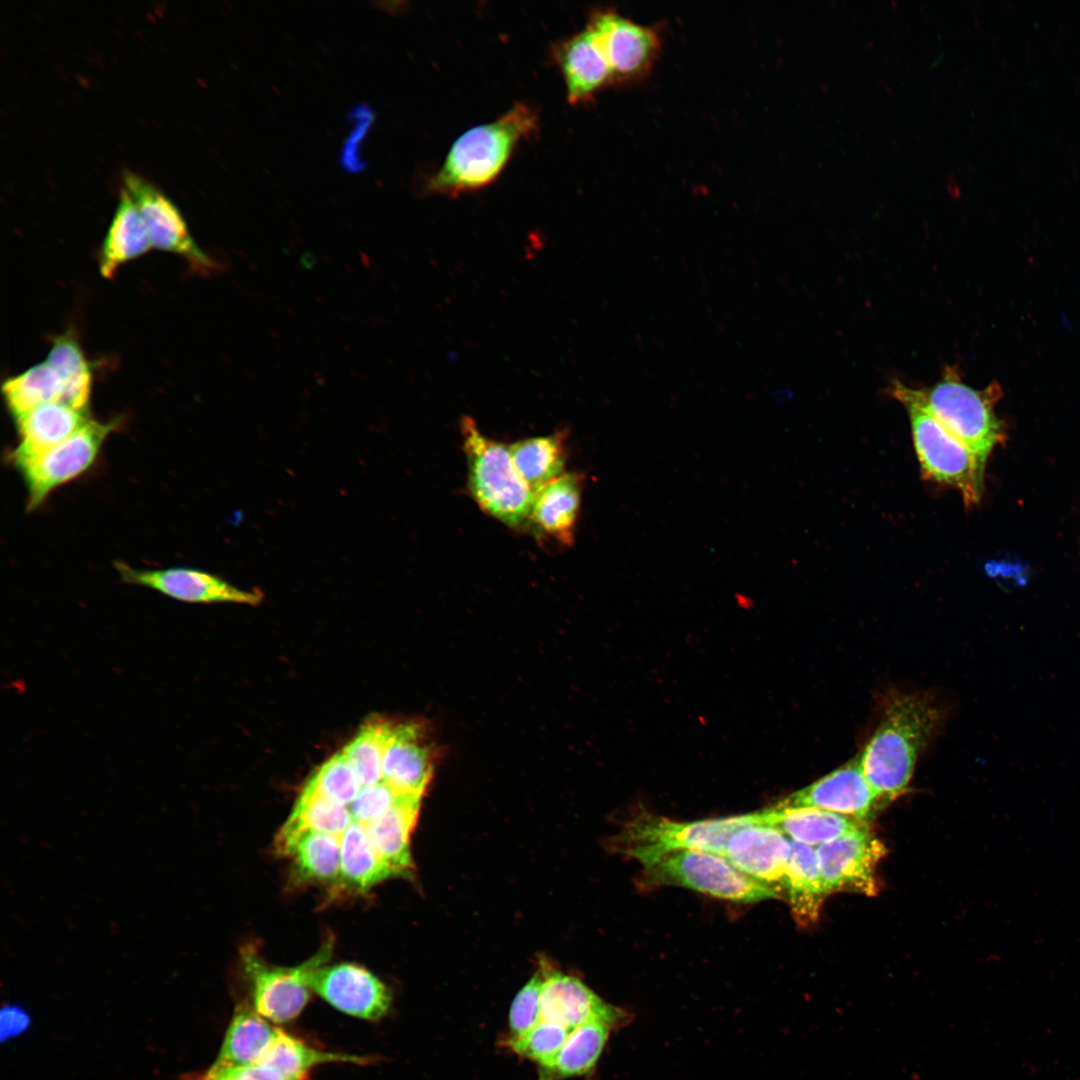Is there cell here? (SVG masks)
I'll use <instances>...</instances> for the list:
<instances>
[{
	"label": "cell",
	"mask_w": 1080,
	"mask_h": 1080,
	"mask_svg": "<svg viewBox=\"0 0 1080 1080\" xmlns=\"http://www.w3.org/2000/svg\"><path fill=\"white\" fill-rule=\"evenodd\" d=\"M759 824L775 828L789 839L819 846L868 824L867 821L807 807H781L758 811Z\"/></svg>",
	"instance_id": "obj_23"
},
{
	"label": "cell",
	"mask_w": 1080,
	"mask_h": 1080,
	"mask_svg": "<svg viewBox=\"0 0 1080 1080\" xmlns=\"http://www.w3.org/2000/svg\"><path fill=\"white\" fill-rule=\"evenodd\" d=\"M30 1024V1017L24 1009L8 1005L1 1012V1038L14 1037L25 1031Z\"/></svg>",
	"instance_id": "obj_41"
},
{
	"label": "cell",
	"mask_w": 1080,
	"mask_h": 1080,
	"mask_svg": "<svg viewBox=\"0 0 1080 1080\" xmlns=\"http://www.w3.org/2000/svg\"><path fill=\"white\" fill-rule=\"evenodd\" d=\"M570 1032L562 1025L540 1020L523 1036L505 1040V1044L515 1054L535 1062L541 1069L554 1061Z\"/></svg>",
	"instance_id": "obj_37"
},
{
	"label": "cell",
	"mask_w": 1080,
	"mask_h": 1080,
	"mask_svg": "<svg viewBox=\"0 0 1080 1080\" xmlns=\"http://www.w3.org/2000/svg\"><path fill=\"white\" fill-rule=\"evenodd\" d=\"M585 476L565 472L534 493L530 524L542 536L569 546L574 543Z\"/></svg>",
	"instance_id": "obj_20"
},
{
	"label": "cell",
	"mask_w": 1080,
	"mask_h": 1080,
	"mask_svg": "<svg viewBox=\"0 0 1080 1080\" xmlns=\"http://www.w3.org/2000/svg\"><path fill=\"white\" fill-rule=\"evenodd\" d=\"M269 1022L252 1008H237L212 1066H242L260 1062L279 1031Z\"/></svg>",
	"instance_id": "obj_27"
},
{
	"label": "cell",
	"mask_w": 1080,
	"mask_h": 1080,
	"mask_svg": "<svg viewBox=\"0 0 1080 1080\" xmlns=\"http://www.w3.org/2000/svg\"><path fill=\"white\" fill-rule=\"evenodd\" d=\"M921 390L938 420L987 461L995 446L1005 438L1003 424L995 413L1002 393L999 384L974 389L962 381L958 368L947 365L935 384Z\"/></svg>",
	"instance_id": "obj_6"
},
{
	"label": "cell",
	"mask_w": 1080,
	"mask_h": 1080,
	"mask_svg": "<svg viewBox=\"0 0 1080 1080\" xmlns=\"http://www.w3.org/2000/svg\"><path fill=\"white\" fill-rule=\"evenodd\" d=\"M364 1056L320 1050L279 1028L278 1034L260 1062L289 1080H306L317 1066L328 1063L367 1064Z\"/></svg>",
	"instance_id": "obj_30"
},
{
	"label": "cell",
	"mask_w": 1080,
	"mask_h": 1080,
	"mask_svg": "<svg viewBox=\"0 0 1080 1080\" xmlns=\"http://www.w3.org/2000/svg\"><path fill=\"white\" fill-rule=\"evenodd\" d=\"M776 805L815 808L863 821L884 806L862 772L859 755Z\"/></svg>",
	"instance_id": "obj_15"
},
{
	"label": "cell",
	"mask_w": 1080,
	"mask_h": 1080,
	"mask_svg": "<svg viewBox=\"0 0 1080 1080\" xmlns=\"http://www.w3.org/2000/svg\"><path fill=\"white\" fill-rule=\"evenodd\" d=\"M640 880L645 887L678 886L736 903L780 899L774 890L737 869L724 856L700 850L665 855L643 866Z\"/></svg>",
	"instance_id": "obj_7"
},
{
	"label": "cell",
	"mask_w": 1080,
	"mask_h": 1080,
	"mask_svg": "<svg viewBox=\"0 0 1080 1080\" xmlns=\"http://www.w3.org/2000/svg\"><path fill=\"white\" fill-rule=\"evenodd\" d=\"M567 430L510 444L512 460L533 493L565 473Z\"/></svg>",
	"instance_id": "obj_29"
},
{
	"label": "cell",
	"mask_w": 1080,
	"mask_h": 1080,
	"mask_svg": "<svg viewBox=\"0 0 1080 1080\" xmlns=\"http://www.w3.org/2000/svg\"><path fill=\"white\" fill-rule=\"evenodd\" d=\"M784 889L794 921L801 928L817 922L825 898V888L815 849L790 839Z\"/></svg>",
	"instance_id": "obj_24"
},
{
	"label": "cell",
	"mask_w": 1080,
	"mask_h": 1080,
	"mask_svg": "<svg viewBox=\"0 0 1080 1080\" xmlns=\"http://www.w3.org/2000/svg\"><path fill=\"white\" fill-rule=\"evenodd\" d=\"M116 422L91 418L63 442L38 454L11 457L27 488V507L37 508L57 487L77 478L96 460Z\"/></svg>",
	"instance_id": "obj_8"
},
{
	"label": "cell",
	"mask_w": 1080,
	"mask_h": 1080,
	"mask_svg": "<svg viewBox=\"0 0 1080 1080\" xmlns=\"http://www.w3.org/2000/svg\"><path fill=\"white\" fill-rule=\"evenodd\" d=\"M331 944H325L310 959L307 983L311 990L335 1009L360 1019L375 1021L384 1017L391 1006L389 988L367 969L340 963L325 966Z\"/></svg>",
	"instance_id": "obj_9"
},
{
	"label": "cell",
	"mask_w": 1080,
	"mask_h": 1080,
	"mask_svg": "<svg viewBox=\"0 0 1080 1080\" xmlns=\"http://www.w3.org/2000/svg\"><path fill=\"white\" fill-rule=\"evenodd\" d=\"M14 419L20 440L10 458L35 455L63 442L90 417L88 411L55 401L39 405Z\"/></svg>",
	"instance_id": "obj_21"
},
{
	"label": "cell",
	"mask_w": 1080,
	"mask_h": 1080,
	"mask_svg": "<svg viewBox=\"0 0 1080 1080\" xmlns=\"http://www.w3.org/2000/svg\"><path fill=\"white\" fill-rule=\"evenodd\" d=\"M544 972L541 967L520 989L510 1006L509 1035L506 1040L523 1036L541 1020V990Z\"/></svg>",
	"instance_id": "obj_38"
},
{
	"label": "cell",
	"mask_w": 1080,
	"mask_h": 1080,
	"mask_svg": "<svg viewBox=\"0 0 1080 1080\" xmlns=\"http://www.w3.org/2000/svg\"><path fill=\"white\" fill-rule=\"evenodd\" d=\"M541 1020L562 1025L572 1031L593 1020H603L618 1030L629 1024L632 1015L601 999L579 978L542 967Z\"/></svg>",
	"instance_id": "obj_16"
},
{
	"label": "cell",
	"mask_w": 1080,
	"mask_h": 1080,
	"mask_svg": "<svg viewBox=\"0 0 1080 1080\" xmlns=\"http://www.w3.org/2000/svg\"><path fill=\"white\" fill-rule=\"evenodd\" d=\"M815 851L828 894L875 896L879 892L877 867L887 849L868 824L817 846Z\"/></svg>",
	"instance_id": "obj_10"
},
{
	"label": "cell",
	"mask_w": 1080,
	"mask_h": 1080,
	"mask_svg": "<svg viewBox=\"0 0 1080 1080\" xmlns=\"http://www.w3.org/2000/svg\"><path fill=\"white\" fill-rule=\"evenodd\" d=\"M618 1030L603 1020L586 1022L573 1029L554 1061L539 1069L538 1080H565L590 1074L597 1065L609 1037Z\"/></svg>",
	"instance_id": "obj_26"
},
{
	"label": "cell",
	"mask_w": 1080,
	"mask_h": 1080,
	"mask_svg": "<svg viewBox=\"0 0 1080 1080\" xmlns=\"http://www.w3.org/2000/svg\"><path fill=\"white\" fill-rule=\"evenodd\" d=\"M242 960L252 986L253 1009L278 1024L298 1017L310 998V959L296 967L274 966L247 947L242 951Z\"/></svg>",
	"instance_id": "obj_14"
},
{
	"label": "cell",
	"mask_w": 1080,
	"mask_h": 1080,
	"mask_svg": "<svg viewBox=\"0 0 1080 1080\" xmlns=\"http://www.w3.org/2000/svg\"><path fill=\"white\" fill-rule=\"evenodd\" d=\"M552 50L571 104L588 101L601 89L614 84L609 63L588 26L558 41Z\"/></svg>",
	"instance_id": "obj_18"
},
{
	"label": "cell",
	"mask_w": 1080,
	"mask_h": 1080,
	"mask_svg": "<svg viewBox=\"0 0 1080 1080\" xmlns=\"http://www.w3.org/2000/svg\"><path fill=\"white\" fill-rule=\"evenodd\" d=\"M537 128V113L517 103L496 120L468 129L451 145L440 168L426 182L425 192L457 196L489 185L517 145Z\"/></svg>",
	"instance_id": "obj_2"
},
{
	"label": "cell",
	"mask_w": 1080,
	"mask_h": 1080,
	"mask_svg": "<svg viewBox=\"0 0 1080 1080\" xmlns=\"http://www.w3.org/2000/svg\"><path fill=\"white\" fill-rule=\"evenodd\" d=\"M394 725L382 719L366 722L343 752L357 771L363 786L382 780V760Z\"/></svg>",
	"instance_id": "obj_35"
},
{
	"label": "cell",
	"mask_w": 1080,
	"mask_h": 1080,
	"mask_svg": "<svg viewBox=\"0 0 1080 1080\" xmlns=\"http://www.w3.org/2000/svg\"><path fill=\"white\" fill-rule=\"evenodd\" d=\"M340 841V876L353 888L369 889L394 876L372 847L363 825L352 822Z\"/></svg>",
	"instance_id": "obj_31"
},
{
	"label": "cell",
	"mask_w": 1080,
	"mask_h": 1080,
	"mask_svg": "<svg viewBox=\"0 0 1080 1080\" xmlns=\"http://www.w3.org/2000/svg\"><path fill=\"white\" fill-rule=\"evenodd\" d=\"M403 795L383 780L363 786L348 808L353 822L365 825L377 819Z\"/></svg>",
	"instance_id": "obj_39"
},
{
	"label": "cell",
	"mask_w": 1080,
	"mask_h": 1080,
	"mask_svg": "<svg viewBox=\"0 0 1080 1080\" xmlns=\"http://www.w3.org/2000/svg\"><path fill=\"white\" fill-rule=\"evenodd\" d=\"M123 187L139 212L152 247L182 256L199 272L209 274L218 269L193 240L177 207L154 185L125 171Z\"/></svg>",
	"instance_id": "obj_12"
},
{
	"label": "cell",
	"mask_w": 1080,
	"mask_h": 1080,
	"mask_svg": "<svg viewBox=\"0 0 1080 1080\" xmlns=\"http://www.w3.org/2000/svg\"><path fill=\"white\" fill-rule=\"evenodd\" d=\"M2 392L8 410L16 418L44 403L60 402L62 381L57 371L45 361L8 378Z\"/></svg>",
	"instance_id": "obj_34"
},
{
	"label": "cell",
	"mask_w": 1080,
	"mask_h": 1080,
	"mask_svg": "<svg viewBox=\"0 0 1080 1080\" xmlns=\"http://www.w3.org/2000/svg\"><path fill=\"white\" fill-rule=\"evenodd\" d=\"M753 825H759L758 811L697 821H675L642 815L625 824L615 841L622 853L645 866L682 850H700L724 856L731 835Z\"/></svg>",
	"instance_id": "obj_5"
},
{
	"label": "cell",
	"mask_w": 1080,
	"mask_h": 1080,
	"mask_svg": "<svg viewBox=\"0 0 1080 1080\" xmlns=\"http://www.w3.org/2000/svg\"><path fill=\"white\" fill-rule=\"evenodd\" d=\"M421 798L404 794L386 813L363 825L372 847L394 876L407 874L413 867L409 842Z\"/></svg>",
	"instance_id": "obj_22"
},
{
	"label": "cell",
	"mask_w": 1080,
	"mask_h": 1080,
	"mask_svg": "<svg viewBox=\"0 0 1080 1080\" xmlns=\"http://www.w3.org/2000/svg\"><path fill=\"white\" fill-rule=\"evenodd\" d=\"M432 776V753L415 724L393 727L382 760V780L398 792L423 796Z\"/></svg>",
	"instance_id": "obj_19"
},
{
	"label": "cell",
	"mask_w": 1080,
	"mask_h": 1080,
	"mask_svg": "<svg viewBox=\"0 0 1080 1080\" xmlns=\"http://www.w3.org/2000/svg\"><path fill=\"white\" fill-rule=\"evenodd\" d=\"M341 836L308 831L299 835L283 855L291 857L303 880L331 881L340 875Z\"/></svg>",
	"instance_id": "obj_32"
},
{
	"label": "cell",
	"mask_w": 1080,
	"mask_h": 1080,
	"mask_svg": "<svg viewBox=\"0 0 1080 1080\" xmlns=\"http://www.w3.org/2000/svg\"><path fill=\"white\" fill-rule=\"evenodd\" d=\"M203 1080H289L275 1068L254 1063L242 1066H211Z\"/></svg>",
	"instance_id": "obj_40"
},
{
	"label": "cell",
	"mask_w": 1080,
	"mask_h": 1080,
	"mask_svg": "<svg viewBox=\"0 0 1080 1080\" xmlns=\"http://www.w3.org/2000/svg\"><path fill=\"white\" fill-rule=\"evenodd\" d=\"M121 579L153 589L178 601L188 603H237L257 605L263 600L260 591L239 589L222 578L193 568L135 569L116 563Z\"/></svg>",
	"instance_id": "obj_13"
},
{
	"label": "cell",
	"mask_w": 1080,
	"mask_h": 1080,
	"mask_svg": "<svg viewBox=\"0 0 1080 1080\" xmlns=\"http://www.w3.org/2000/svg\"><path fill=\"white\" fill-rule=\"evenodd\" d=\"M790 839L779 830L753 825L731 835L724 857L737 869L774 890L785 899L784 879L790 856Z\"/></svg>",
	"instance_id": "obj_17"
},
{
	"label": "cell",
	"mask_w": 1080,
	"mask_h": 1080,
	"mask_svg": "<svg viewBox=\"0 0 1080 1080\" xmlns=\"http://www.w3.org/2000/svg\"><path fill=\"white\" fill-rule=\"evenodd\" d=\"M352 822L344 805L303 789L276 837V850L283 855L299 835L308 831L341 836Z\"/></svg>",
	"instance_id": "obj_28"
},
{
	"label": "cell",
	"mask_w": 1080,
	"mask_h": 1080,
	"mask_svg": "<svg viewBox=\"0 0 1080 1080\" xmlns=\"http://www.w3.org/2000/svg\"><path fill=\"white\" fill-rule=\"evenodd\" d=\"M587 26L609 63L614 84L647 76L661 49L656 27L636 23L609 8L593 12Z\"/></svg>",
	"instance_id": "obj_11"
},
{
	"label": "cell",
	"mask_w": 1080,
	"mask_h": 1080,
	"mask_svg": "<svg viewBox=\"0 0 1080 1080\" xmlns=\"http://www.w3.org/2000/svg\"><path fill=\"white\" fill-rule=\"evenodd\" d=\"M888 391L907 412L922 477L956 489L966 507L977 505L983 492L986 461L938 420L921 389L894 380Z\"/></svg>",
	"instance_id": "obj_3"
},
{
	"label": "cell",
	"mask_w": 1080,
	"mask_h": 1080,
	"mask_svg": "<svg viewBox=\"0 0 1080 1080\" xmlns=\"http://www.w3.org/2000/svg\"><path fill=\"white\" fill-rule=\"evenodd\" d=\"M151 247L139 212L122 186L114 216L101 247L100 273L105 278H112L121 264L145 254Z\"/></svg>",
	"instance_id": "obj_25"
},
{
	"label": "cell",
	"mask_w": 1080,
	"mask_h": 1080,
	"mask_svg": "<svg viewBox=\"0 0 1080 1080\" xmlns=\"http://www.w3.org/2000/svg\"><path fill=\"white\" fill-rule=\"evenodd\" d=\"M467 459L468 485L480 508L513 529L530 524L534 493L517 470L509 447L486 437L476 422H460Z\"/></svg>",
	"instance_id": "obj_4"
},
{
	"label": "cell",
	"mask_w": 1080,
	"mask_h": 1080,
	"mask_svg": "<svg viewBox=\"0 0 1080 1080\" xmlns=\"http://www.w3.org/2000/svg\"><path fill=\"white\" fill-rule=\"evenodd\" d=\"M62 381L60 402L88 411L91 371L80 345L71 334L57 337L46 360Z\"/></svg>",
	"instance_id": "obj_33"
},
{
	"label": "cell",
	"mask_w": 1080,
	"mask_h": 1080,
	"mask_svg": "<svg viewBox=\"0 0 1080 1080\" xmlns=\"http://www.w3.org/2000/svg\"><path fill=\"white\" fill-rule=\"evenodd\" d=\"M362 787L357 771L341 751L326 760L308 779L303 789L346 806L352 803Z\"/></svg>",
	"instance_id": "obj_36"
},
{
	"label": "cell",
	"mask_w": 1080,
	"mask_h": 1080,
	"mask_svg": "<svg viewBox=\"0 0 1080 1080\" xmlns=\"http://www.w3.org/2000/svg\"><path fill=\"white\" fill-rule=\"evenodd\" d=\"M939 721L940 711L928 696L897 694L888 699L877 729L859 754L862 772L884 805L906 791Z\"/></svg>",
	"instance_id": "obj_1"
}]
</instances>
